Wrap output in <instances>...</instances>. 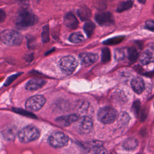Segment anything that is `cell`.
<instances>
[{"label":"cell","instance_id":"obj_1","mask_svg":"<svg viewBox=\"0 0 154 154\" xmlns=\"http://www.w3.org/2000/svg\"><path fill=\"white\" fill-rule=\"evenodd\" d=\"M38 21L37 17L27 8L19 10L17 14L15 23L20 28H26L35 25Z\"/></svg>","mask_w":154,"mask_h":154},{"label":"cell","instance_id":"obj_2","mask_svg":"<svg viewBox=\"0 0 154 154\" xmlns=\"http://www.w3.org/2000/svg\"><path fill=\"white\" fill-rule=\"evenodd\" d=\"M0 38L1 42L8 46H19L22 42V35L17 31L12 29L2 31L1 33Z\"/></svg>","mask_w":154,"mask_h":154},{"label":"cell","instance_id":"obj_3","mask_svg":"<svg viewBox=\"0 0 154 154\" xmlns=\"http://www.w3.org/2000/svg\"><path fill=\"white\" fill-rule=\"evenodd\" d=\"M40 132L38 129L33 125H29L22 128L18 133V138L21 143H27L35 140L38 138Z\"/></svg>","mask_w":154,"mask_h":154},{"label":"cell","instance_id":"obj_4","mask_svg":"<svg viewBox=\"0 0 154 154\" xmlns=\"http://www.w3.org/2000/svg\"><path fill=\"white\" fill-rule=\"evenodd\" d=\"M117 117V112L115 109L110 106H104L101 108L97 113L98 120L103 123H111Z\"/></svg>","mask_w":154,"mask_h":154},{"label":"cell","instance_id":"obj_5","mask_svg":"<svg viewBox=\"0 0 154 154\" xmlns=\"http://www.w3.org/2000/svg\"><path fill=\"white\" fill-rule=\"evenodd\" d=\"M78 66L77 60L72 56L68 55L63 57L59 62V66L62 72L67 75L72 73Z\"/></svg>","mask_w":154,"mask_h":154},{"label":"cell","instance_id":"obj_6","mask_svg":"<svg viewBox=\"0 0 154 154\" xmlns=\"http://www.w3.org/2000/svg\"><path fill=\"white\" fill-rule=\"evenodd\" d=\"M68 137L61 132H56L52 134L48 138L49 144L55 148H60L65 146L68 143Z\"/></svg>","mask_w":154,"mask_h":154},{"label":"cell","instance_id":"obj_7","mask_svg":"<svg viewBox=\"0 0 154 154\" xmlns=\"http://www.w3.org/2000/svg\"><path fill=\"white\" fill-rule=\"evenodd\" d=\"M46 102L45 98L42 95H36L29 97L25 103L26 109L31 111L40 109Z\"/></svg>","mask_w":154,"mask_h":154},{"label":"cell","instance_id":"obj_8","mask_svg":"<svg viewBox=\"0 0 154 154\" xmlns=\"http://www.w3.org/2000/svg\"><path fill=\"white\" fill-rule=\"evenodd\" d=\"M95 20L101 25H109L114 22V19L112 14L109 11L100 12L96 14Z\"/></svg>","mask_w":154,"mask_h":154},{"label":"cell","instance_id":"obj_9","mask_svg":"<svg viewBox=\"0 0 154 154\" xmlns=\"http://www.w3.org/2000/svg\"><path fill=\"white\" fill-rule=\"evenodd\" d=\"M79 117L76 114H70L61 116L56 119V122L61 126H67L78 120Z\"/></svg>","mask_w":154,"mask_h":154},{"label":"cell","instance_id":"obj_10","mask_svg":"<svg viewBox=\"0 0 154 154\" xmlns=\"http://www.w3.org/2000/svg\"><path fill=\"white\" fill-rule=\"evenodd\" d=\"M98 58L97 54L93 53H81L79 55V59L84 66H88L95 63Z\"/></svg>","mask_w":154,"mask_h":154},{"label":"cell","instance_id":"obj_11","mask_svg":"<svg viewBox=\"0 0 154 154\" xmlns=\"http://www.w3.org/2000/svg\"><path fill=\"white\" fill-rule=\"evenodd\" d=\"M64 25L70 29H76L78 26V20L75 16L71 12L66 14L64 18Z\"/></svg>","mask_w":154,"mask_h":154},{"label":"cell","instance_id":"obj_12","mask_svg":"<svg viewBox=\"0 0 154 154\" xmlns=\"http://www.w3.org/2000/svg\"><path fill=\"white\" fill-rule=\"evenodd\" d=\"M93 126V122L88 116L82 117L79 122V128L82 132L87 133L90 131Z\"/></svg>","mask_w":154,"mask_h":154},{"label":"cell","instance_id":"obj_13","mask_svg":"<svg viewBox=\"0 0 154 154\" xmlns=\"http://www.w3.org/2000/svg\"><path fill=\"white\" fill-rule=\"evenodd\" d=\"M46 84V81L42 79H32L27 82L25 88L28 90H36L42 88Z\"/></svg>","mask_w":154,"mask_h":154},{"label":"cell","instance_id":"obj_14","mask_svg":"<svg viewBox=\"0 0 154 154\" xmlns=\"http://www.w3.org/2000/svg\"><path fill=\"white\" fill-rule=\"evenodd\" d=\"M131 86L133 90L137 94L141 93L144 90V82L140 77H136L131 81Z\"/></svg>","mask_w":154,"mask_h":154},{"label":"cell","instance_id":"obj_15","mask_svg":"<svg viewBox=\"0 0 154 154\" xmlns=\"http://www.w3.org/2000/svg\"><path fill=\"white\" fill-rule=\"evenodd\" d=\"M77 14L81 20H87L91 16V10L86 5H82L77 10Z\"/></svg>","mask_w":154,"mask_h":154},{"label":"cell","instance_id":"obj_16","mask_svg":"<svg viewBox=\"0 0 154 154\" xmlns=\"http://www.w3.org/2000/svg\"><path fill=\"white\" fill-rule=\"evenodd\" d=\"M123 146L125 149L128 150H132L138 146V141L134 138H129L125 140Z\"/></svg>","mask_w":154,"mask_h":154},{"label":"cell","instance_id":"obj_17","mask_svg":"<svg viewBox=\"0 0 154 154\" xmlns=\"http://www.w3.org/2000/svg\"><path fill=\"white\" fill-rule=\"evenodd\" d=\"M152 58H153L152 54L149 51H146L142 53V54L140 57L139 60L141 64L146 65L152 61Z\"/></svg>","mask_w":154,"mask_h":154},{"label":"cell","instance_id":"obj_18","mask_svg":"<svg viewBox=\"0 0 154 154\" xmlns=\"http://www.w3.org/2000/svg\"><path fill=\"white\" fill-rule=\"evenodd\" d=\"M133 5V2L131 0H128L120 2L116 8V11L119 13L123 12L124 11L130 9Z\"/></svg>","mask_w":154,"mask_h":154},{"label":"cell","instance_id":"obj_19","mask_svg":"<svg viewBox=\"0 0 154 154\" xmlns=\"http://www.w3.org/2000/svg\"><path fill=\"white\" fill-rule=\"evenodd\" d=\"M95 27V24L93 22L87 21L85 23L84 25V31L88 37H90L93 34Z\"/></svg>","mask_w":154,"mask_h":154},{"label":"cell","instance_id":"obj_20","mask_svg":"<svg viewBox=\"0 0 154 154\" xmlns=\"http://www.w3.org/2000/svg\"><path fill=\"white\" fill-rule=\"evenodd\" d=\"M128 59L131 63H134L137 61L138 57V53L135 48H129L128 50Z\"/></svg>","mask_w":154,"mask_h":154},{"label":"cell","instance_id":"obj_21","mask_svg":"<svg viewBox=\"0 0 154 154\" xmlns=\"http://www.w3.org/2000/svg\"><path fill=\"white\" fill-rule=\"evenodd\" d=\"M16 134V129L14 128H8L7 129H4L2 132L4 138L7 139V140H11L14 139L15 138Z\"/></svg>","mask_w":154,"mask_h":154},{"label":"cell","instance_id":"obj_22","mask_svg":"<svg viewBox=\"0 0 154 154\" xmlns=\"http://www.w3.org/2000/svg\"><path fill=\"white\" fill-rule=\"evenodd\" d=\"M83 35L79 32L72 33L69 37V40L74 43H78L84 40Z\"/></svg>","mask_w":154,"mask_h":154},{"label":"cell","instance_id":"obj_23","mask_svg":"<svg viewBox=\"0 0 154 154\" xmlns=\"http://www.w3.org/2000/svg\"><path fill=\"white\" fill-rule=\"evenodd\" d=\"M42 40L43 43H47L49 41V29L48 25H46L43 27Z\"/></svg>","mask_w":154,"mask_h":154},{"label":"cell","instance_id":"obj_24","mask_svg":"<svg viewBox=\"0 0 154 154\" xmlns=\"http://www.w3.org/2000/svg\"><path fill=\"white\" fill-rule=\"evenodd\" d=\"M111 60V53L109 49L104 48L102 50V61L103 63H108Z\"/></svg>","mask_w":154,"mask_h":154},{"label":"cell","instance_id":"obj_25","mask_svg":"<svg viewBox=\"0 0 154 154\" xmlns=\"http://www.w3.org/2000/svg\"><path fill=\"white\" fill-rule=\"evenodd\" d=\"M93 4L99 10H104L106 8V0H93Z\"/></svg>","mask_w":154,"mask_h":154},{"label":"cell","instance_id":"obj_26","mask_svg":"<svg viewBox=\"0 0 154 154\" xmlns=\"http://www.w3.org/2000/svg\"><path fill=\"white\" fill-rule=\"evenodd\" d=\"M123 39V37H122V36H119V37L111 38H109V39L107 40L106 41H105L104 42L105 43L104 44H105V45L117 44V43H120V42H122Z\"/></svg>","mask_w":154,"mask_h":154},{"label":"cell","instance_id":"obj_27","mask_svg":"<svg viewBox=\"0 0 154 154\" xmlns=\"http://www.w3.org/2000/svg\"><path fill=\"white\" fill-rule=\"evenodd\" d=\"M140 106L141 103L139 100H136L135 102H134L132 105V111L136 116H137L139 114L140 110Z\"/></svg>","mask_w":154,"mask_h":154},{"label":"cell","instance_id":"obj_28","mask_svg":"<svg viewBox=\"0 0 154 154\" xmlns=\"http://www.w3.org/2000/svg\"><path fill=\"white\" fill-rule=\"evenodd\" d=\"M125 56L124 52L122 49H117L115 51V57L117 60H122Z\"/></svg>","mask_w":154,"mask_h":154},{"label":"cell","instance_id":"obj_29","mask_svg":"<svg viewBox=\"0 0 154 154\" xmlns=\"http://www.w3.org/2000/svg\"><path fill=\"white\" fill-rule=\"evenodd\" d=\"M146 26L150 31L154 32V21L153 20H147L146 22Z\"/></svg>","mask_w":154,"mask_h":154},{"label":"cell","instance_id":"obj_30","mask_svg":"<svg viewBox=\"0 0 154 154\" xmlns=\"http://www.w3.org/2000/svg\"><path fill=\"white\" fill-rule=\"evenodd\" d=\"M20 75V73H17V74H15V75H13V76H10L7 79V81H5V84H4V85H5V86H7V85H8L10 84H11L13 81V80H14L19 75Z\"/></svg>","mask_w":154,"mask_h":154},{"label":"cell","instance_id":"obj_31","mask_svg":"<svg viewBox=\"0 0 154 154\" xmlns=\"http://www.w3.org/2000/svg\"><path fill=\"white\" fill-rule=\"evenodd\" d=\"M16 2L23 6H28L29 5V0H13Z\"/></svg>","mask_w":154,"mask_h":154},{"label":"cell","instance_id":"obj_32","mask_svg":"<svg viewBox=\"0 0 154 154\" xmlns=\"http://www.w3.org/2000/svg\"><path fill=\"white\" fill-rule=\"evenodd\" d=\"M5 16H6V15H5V11L1 9L0 10V22H2L5 20Z\"/></svg>","mask_w":154,"mask_h":154},{"label":"cell","instance_id":"obj_33","mask_svg":"<svg viewBox=\"0 0 154 154\" xmlns=\"http://www.w3.org/2000/svg\"><path fill=\"white\" fill-rule=\"evenodd\" d=\"M138 1L141 4H145V2L146 1V0H138Z\"/></svg>","mask_w":154,"mask_h":154},{"label":"cell","instance_id":"obj_34","mask_svg":"<svg viewBox=\"0 0 154 154\" xmlns=\"http://www.w3.org/2000/svg\"><path fill=\"white\" fill-rule=\"evenodd\" d=\"M153 106H154V102H153Z\"/></svg>","mask_w":154,"mask_h":154}]
</instances>
